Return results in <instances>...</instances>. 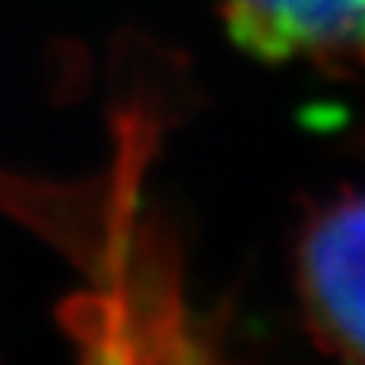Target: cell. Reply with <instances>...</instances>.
Listing matches in <instances>:
<instances>
[{
  "mask_svg": "<svg viewBox=\"0 0 365 365\" xmlns=\"http://www.w3.org/2000/svg\"><path fill=\"white\" fill-rule=\"evenodd\" d=\"M295 265L317 341L365 359V195L319 207L302 232Z\"/></svg>",
  "mask_w": 365,
  "mask_h": 365,
  "instance_id": "6da1fadb",
  "label": "cell"
},
{
  "mask_svg": "<svg viewBox=\"0 0 365 365\" xmlns=\"http://www.w3.org/2000/svg\"><path fill=\"white\" fill-rule=\"evenodd\" d=\"M222 19L265 61H365V0H222Z\"/></svg>",
  "mask_w": 365,
  "mask_h": 365,
  "instance_id": "7a4b0ae2",
  "label": "cell"
}]
</instances>
